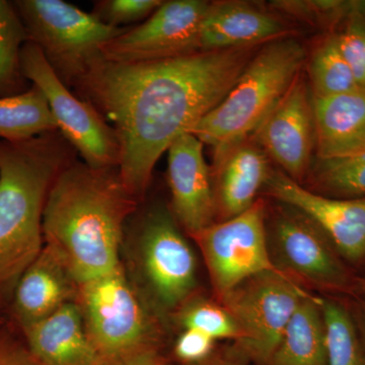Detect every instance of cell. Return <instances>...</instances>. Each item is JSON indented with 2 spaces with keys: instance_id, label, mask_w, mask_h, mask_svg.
<instances>
[{
  "instance_id": "cell-6",
  "label": "cell",
  "mask_w": 365,
  "mask_h": 365,
  "mask_svg": "<svg viewBox=\"0 0 365 365\" xmlns=\"http://www.w3.org/2000/svg\"><path fill=\"white\" fill-rule=\"evenodd\" d=\"M76 302L91 340L113 365L139 353L160 351L165 324L137 294L122 262L114 270L79 284Z\"/></svg>"
},
{
  "instance_id": "cell-2",
  "label": "cell",
  "mask_w": 365,
  "mask_h": 365,
  "mask_svg": "<svg viewBox=\"0 0 365 365\" xmlns=\"http://www.w3.org/2000/svg\"><path fill=\"white\" fill-rule=\"evenodd\" d=\"M139 201L118 168H93L76 160L55 179L43 212L44 246L79 284L114 270L129 217Z\"/></svg>"
},
{
  "instance_id": "cell-17",
  "label": "cell",
  "mask_w": 365,
  "mask_h": 365,
  "mask_svg": "<svg viewBox=\"0 0 365 365\" xmlns=\"http://www.w3.org/2000/svg\"><path fill=\"white\" fill-rule=\"evenodd\" d=\"M21 333L42 365H113L91 340L76 302Z\"/></svg>"
},
{
  "instance_id": "cell-8",
  "label": "cell",
  "mask_w": 365,
  "mask_h": 365,
  "mask_svg": "<svg viewBox=\"0 0 365 365\" xmlns=\"http://www.w3.org/2000/svg\"><path fill=\"white\" fill-rule=\"evenodd\" d=\"M266 230L271 260L276 270L307 292L349 294L357 290L347 263L325 235L297 209L278 202Z\"/></svg>"
},
{
  "instance_id": "cell-33",
  "label": "cell",
  "mask_w": 365,
  "mask_h": 365,
  "mask_svg": "<svg viewBox=\"0 0 365 365\" xmlns=\"http://www.w3.org/2000/svg\"><path fill=\"white\" fill-rule=\"evenodd\" d=\"M121 365H172L170 360L163 356L160 350H150L139 353Z\"/></svg>"
},
{
  "instance_id": "cell-14",
  "label": "cell",
  "mask_w": 365,
  "mask_h": 365,
  "mask_svg": "<svg viewBox=\"0 0 365 365\" xmlns=\"http://www.w3.org/2000/svg\"><path fill=\"white\" fill-rule=\"evenodd\" d=\"M255 133L284 174L302 184L311 167L314 123L313 101L300 74Z\"/></svg>"
},
{
  "instance_id": "cell-12",
  "label": "cell",
  "mask_w": 365,
  "mask_h": 365,
  "mask_svg": "<svg viewBox=\"0 0 365 365\" xmlns=\"http://www.w3.org/2000/svg\"><path fill=\"white\" fill-rule=\"evenodd\" d=\"M209 4L202 0L163 1L140 25L108 42L102 49L103 58L137 63L200 51L199 30Z\"/></svg>"
},
{
  "instance_id": "cell-13",
  "label": "cell",
  "mask_w": 365,
  "mask_h": 365,
  "mask_svg": "<svg viewBox=\"0 0 365 365\" xmlns=\"http://www.w3.org/2000/svg\"><path fill=\"white\" fill-rule=\"evenodd\" d=\"M264 189L277 202L309 218L346 263L365 265V196L341 199L321 195L274 170Z\"/></svg>"
},
{
  "instance_id": "cell-32",
  "label": "cell",
  "mask_w": 365,
  "mask_h": 365,
  "mask_svg": "<svg viewBox=\"0 0 365 365\" xmlns=\"http://www.w3.org/2000/svg\"><path fill=\"white\" fill-rule=\"evenodd\" d=\"M197 365H252L248 357L235 343L217 347L215 352L202 364Z\"/></svg>"
},
{
  "instance_id": "cell-5",
  "label": "cell",
  "mask_w": 365,
  "mask_h": 365,
  "mask_svg": "<svg viewBox=\"0 0 365 365\" xmlns=\"http://www.w3.org/2000/svg\"><path fill=\"white\" fill-rule=\"evenodd\" d=\"M127 277L151 314L163 324L196 294L198 263L172 211L153 206L124 237ZM123 265V264H122Z\"/></svg>"
},
{
  "instance_id": "cell-29",
  "label": "cell",
  "mask_w": 365,
  "mask_h": 365,
  "mask_svg": "<svg viewBox=\"0 0 365 365\" xmlns=\"http://www.w3.org/2000/svg\"><path fill=\"white\" fill-rule=\"evenodd\" d=\"M336 40L357 86L365 88V21L354 19Z\"/></svg>"
},
{
  "instance_id": "cell-34",
  "label": "cell",
  "mask_w": 365,
  "mask_h": 365,
  "mask_svg": "<svg viewBox=\"0 0 365 365\" xmlns=\"http://www.w3.org/2000/svg\"><path fill=\"white\" fill-rule=\"evenodd\" d=\"M352 316L359 332L360 342L365 352V304H361L354 314L352 313Z\"/></svg>"
},
{
  "instance_id": "cell-9",
  "label": "cell",
  "mask_w": 365,
  "mask_h": 365,
  "mask_svg": "<svg viewBox=\"0 0 365 365\" xmlns=\"http://www.w3.org/2000/svg\"><path fill=\"white\" fill-rule=\"evenodd\" d=\"M311 292L278 271L252 276L217 299L241 331L235 343L252 365H268L300 302Z\"/></svg>"
},
{
  "instance_id": "cell-35",
  "label": "cell",
  "mask_w": 365,
  "mask_h": 365,
  "mask_svg": "<svg viewBox=\"0 0 365 365\" xmlns=\"http://www.w3.org/2000/svg\"><path fill=\"white\" fill-rule=\"evenodd\" d=\"M357 290L365 294V278L364 279H359V284H357Z\"/></svg>"
},
{
  "instance_id": "cell-1",
  "label": "cell",
  "mask_w": 365,
  "mask_h": 365,
  "mask_svg": "<svg viewBox=\"0 0 365 365\" xmlns=\"http://www.w3.org/2000/svg\"><path fill=\"white\" fill-rule=\"evenodd\" d=\"M254 53L237 48L137 63L102 57L72 88L116 132L120 176L139 202L163 153L222 102Z\"/></svg>"
},
{
  "instance_id": "cell-7",
  "label": "cell",
  "mask_w": 365,
  "mask_h": 365,
  "mask_svg": "<svg viewBox=\"0 0 365 365\" xmlns=\"http://www.w3.org/2000/svg\"><path fill=\"white\" fill-rule=\"evenodd\" d=\"M14 4L29 41L42 50L69 88L102 58L103 47L128 29L105 25L93 14L62 0H16Z\"/></svg>"
},
{
  "instance_id": "cell-20",
  "label": "cell",
  "mask_w": 365,
  "mask_h": 365,
  "mask_svg": "<svg viewBox=\"0 0 365 365\" xmlns=\"http://www.w3.org/2000/svg\"><path fill=\"white\" fill-rule=\"evenodd\" d=\"M313 113L318 158L346 157L365 150V88L314 97Z\"/></svg>"
},
{
  "instance_id": "cell-21",
  "label": "cell",
  "mask_w": 365,
  "mask_h": 365,
  "mask_svg": "<svg viewBox=\"0 0 365 365\" xmlns=\"http://www.w3.org/2000/svg\"><path fill=\"white\" fill-rule=\"evenodd\" d=\"M268 365H327L326 331L318 295L302 299Z\"/></svg>"
},
{
  "instance_id": "cell-4",
  "label": "cell",
  "mask_w": 365,
  "mask_h": 365,
  "mask_svg": "<svg viewBox=\"0 0 365 365\" xmlns=\"http://www.w3.org/2000/svg\"><path fill=\"white\" fill-rule=\"evenodd\" d=\"M306 59L299 41H271L254 55L237 83L215 109L191 129L213 148L215 165L256 132L300 74Z\"/></svg>"
},
{
  "instance_id": "cell-36",
  "label": "cell",
  "mask_w": 365,
  "mask_h": 365,
  "mask_svg": "<svg viewBox=\"0 0 365 365\" xmlns=\"http://www.w3.org/2000/svg\"><path fill=\"white\" fill-rule=\"evenodd\" d=\"M6 319L4 318H2L1 316H0V325H4V324L6 323Z\"/></svg>"
},
{
  "instance_id": "cell-31",
  "label": "cell",
  "mask_w": 365,
  "mask_h": 365,
  "mask_svg": "<svg viewBox=\"0 0 365 365\" xmlns=\"http://www.w3.org/2000/svg\"><path fill=\"white\" fill-rule=\"evenodd\" d=\"M0 365H42L16 327L0 325Z\"/></svg>"
},
{
  "instance_id": "cell-23",
  "label": "cell",
  "mask_w": 365,
  "mask_h": 365,
  "mask_svg": "<svg viewBox=\"0 0 365 365\" xmlns=\"http://www.w3.org/2000/svg\"><path fill=\"white\" fill-rule=\"evenodd\" d=\"M28 41L14 1L0 0V98L21 95L31 88L21 68V49Z\"/></svg>"
},
{
  "instance_id": "cell-3",
  "label": "cell",
  "mask_w": 365,
  "mask_h": 365,
  "mask_svg": "<svg viewBox=\"0 0 365 365\" xmlns=\"http://www.w3.org/2000/svg\"><path fill=\"white\" fill-rule=\"evenodd\" d=\"M76 150L58 130L24 141L0 139V316L6 319L14 289L44 247L48 193Z\"/></svg>"
},
{
  "instance_id": "cell-25",
  "label": "cell",
  "mask_w": 365,
  "mask_h": 365,
  "mask_svg": "<svg viewBox=\"0 0 365 365\" xmlns=\"http://www.w3.org/2000/svg\"><path fill=\"white\" fill-rule=\"evenodd\" d=\"M311 175V191L321 195L341 199L364 197L365 150L346 157L318 158L312 165Z\"/></svg>"
},
{
  "instance_id": "cell-27",
  "label": "cell",
  "mask_w": 365,
  "mask_h": 365,
  "mask_svg": "<svg viewBox=\"0 0 365 365\" xmlns=\"http://www.w3.org/2000/svg\"><path fill=\"white\" fill-rule=\"evenodd\" d=\"M309 69L314 98L340 95L359 88L341 54L336 36L319 46L312 57Z\"/></svg>"
},
{
  "instance_id": "cell-26",
  "label": "cell",
  "mask_w": 365,
  "mask_h": 365,
  "mask_svg": "<svg viewBox=\"0 0 365 365\" xmlns=\"http://www.w3.org/2000/svg\"><path fill=\"white\" fill-rule=\"evenodd\" d=\"M170 321L181 330H195L213 340L241 341L242 334L230 312L215 299L194 295L173 314Z\"/></svg>"
},
{
  "instance_id": "cell-16",
  "label": "cell",
  "mask_w": 365,
  "mask_h": 365,
  "mask_svg": "<svg viewBox=\"0 0 365 365\" xmlns=\"http://www.w3.org/2000/svg\"><path fill=\"white\" fill-rule=\"evenodd\" d=\"M78 283L51 250L43 247L14 289L7 322L20 332L78 299Z\"/></svg>"
},
{
  "instance_id": "cell-24",
  "label": "cell",
  "mask_w": 365,
  "mask_h": 365,
  "mask_svg": "<svg viewBox=\"0 0 365 365\" xmlns=\"http://www.w3.org/2000/svg\"><path fill=\"white\" fill-rule=\"evenodd\" d=\"M326 331L327 365H365V352L349 307L318 295Z\"/></svg>"
},
{
  "instance_id": "cell-19",
  "label": "cell",
  "mask_w": 365,
  "mask_h": 365,
  "mask_svg": "<svg viewBox=\"0 0 365 365\" xmlns=\"http://www.w3.org/2000/svg\"><path fill=\"white\" fill-rule=\"evenodd\" d=\"M271 169L266 155L252 144L244 143L222 162L213 165L215 222L241 215L258 200Z\"/></svg>"
},
{
  "instance_id": "cell-10",
  "label": "cell",
  "mask_w": 365,
  "mask_h": 365,
  "mask_svg": "<svg viewBox=\"0 0 365 365\" xmlns=\"http://www.w3.org/2000/svg\"><path fill=\"white\" fill-rule=\"evenodd\" d=\"M24 76L45 96L57 128L93 168H118L120 146L116 132L95 107L71 91L57 76L42 50L28 42L21 49Z\"/></svg>"
},
{
  "instance_id": "cell-30",
  "label": "cell",
  "mask_w": 365,
  "mask_h": 365,
  "mask_svg": "<svg viewBox=\"0 0 365 365\" xmlns=\"http://www.w3.org/2000/svg\"><path fill=\"white\" fill-rule=\"evenodd\" d=\"M217 341L195 330H181L173 345V356L181 365H197L217 349Z\"/></svg>"
},
{
  "instance_id": "cell-15",
  "label": "cell",
  "mask_w": 365,
  "mask_h": 365,
  "mask_svg": "<svg viewBox=\"0 0 365 365\" xmlns=\"http://www.w3.org/2000/svg\"><path fill=\"white\" fill-rule=\"evenodd\" d=\"M168 177L172 212L189 235L215 222L211 170L203 143L191 133L178 137L168 150Z\"/></svg>"
},
{
  "instance_id": "cell-11",
  "label": "cell",
  "mask_w": 365,
  "mask_h": 365,
  "mask_svg": "<svg viewBox=\"0 0 365 365\" xmlns=\"http://www.w3.org/2000/svg\"><path fill=\"white\" fill-rule=\"evenodd\" d=\"M266 218L267 205L258 199L241 215L190 235L202 254L215 299L252 276L277 271L269 253Z\"/></svg>"
},
{
  "instance_id": "cell-22",
  "label": "cell",
  "mask_w": 365,
  "mask_h": 365,
  "mask_svg": "<svg viewBox=\"0 0 365 365\" xmlns=\"http://www.w3.org/2000/svg\"><path fill=\"white\" fill-rule=\"evenodd\" d=\"M58 130L49 104L39 88L31 85L26 93L0 98V139L24 141Z\"/></svg>"
},
{
  "instance_id": "cell-28",
  "label": "cell",
  "mask_w": 365,
  "mask_h": 365,
  "mask_svg": "<svg viewBox=\"0 0 365 365\" xmlns=\"http://www.w3.org/2000/svg\"><path fill=\"white\" fill-rule=\"evenodd\" d=\"M163 4L160 0H102L95 2L91 14L105 25L126 29L150 18Z\"/></svg>"
},
{
  "instance_id": "cell-18",
  "label": "cell",
  "mask_w": 365,
  "mask_h": 365,
  "mask_svg": "<svg viewBox=\"0 0 365 365\" xmlns=\"http://www.w3.org/2000/svg\"><path fill=\"white\" fill-rule=\"evenodd\" d=\"M285 26L275 16L246 4H209L199 30L200 51L256 47L277 40Z\"/></svg>"
}]
</instances>
